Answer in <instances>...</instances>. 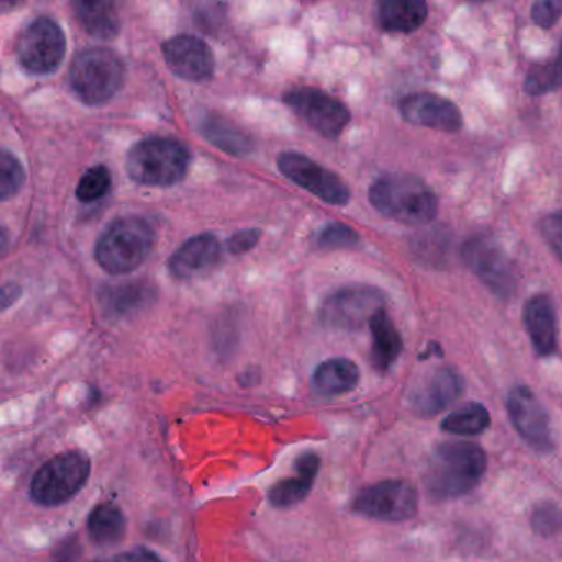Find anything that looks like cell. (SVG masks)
<instances>
[{
  "instance_id": "cell-1",
  "label": "cell",
  "mask_w": 562,
  "mask_h": 562,
  "mask_svg": "<svg viewBox=\"0 0 562 562\" xmlns=\"http://www.w3.org/2000/svg\"><path fill=\"white\" fill-rule=\"evenodd\" d=\"M485 470V450L476 443H440L429 457L424 486L434 499L459 498L479 485Z\"/></svg>"
},
{
  "instance_id": "cell-2",
  "label": "cell",
  "mask_w": 562,
  "mask_h": 562,
  "mask_svg": "<svg viewBox=\"0 0 562 562\" xmlns=\"http://www.w3.org/2000/svg\"><path fill=\"white\" fill-rule=\"evenodd\" d=\"M370 203L386 218L404 225H427L439 212L436 193L414 176H384L370 187Z\"/></svg>"
},
{
  "instance_id": "cell-3",
  "label": "cell",
  "mask_w": 562,
  "mask_h": 562,
  "mask_svg": "<svg viewBox=\"0 0 562 562\" xmlns=\"http://www.w3.org/2000/svg\"><path fill=\"white\" fill-rule=\"evenodd\" d=\"M190 153L172 137H147L127 154L131 180L146 187H172L186 179Z\"/></svg>"
},
{
  "instance_id": "cell-4",
  "label": "cell",
  "mask_w": 562,
  "mask_h": 562,
  "mask_svg": "<svg viewBox=\"0 0 562 562\" xmlns=\"http://www.w3.org/2000/svg\"><path fill=\"white\" fill-rule=\"evenodd\" d=\"M156 233L140 216L116 220L98 239L94 258L113 276L136 271L153 251Z\"/></svg>"
},
{
  "instance_id": "cell-5",
  "label": "cell",
  "mask_w": 562,
  "mask_h": 562,
  "mask_svg": "<svg viewBox=\"0 0 562 562\" xmlns=\"http://www.w3.org/2000/svg\"><path fill=\"white\" fill-rule=\"evenodd\" d=\"M70 87L85 104L100 106L123 88L126 67L116 52L104 47L85 48L71 61Z\"/></svg>"
},
{
  "instance_id": "cell-6",
  "label": "cell",
  "mask_w": 562,
  "mask_h": 562,
  "mask_svg": "<svg viewBox=\"0 0 562 562\" xmlns=\"http://www.w3.org/2000/svg\"><path fill=\"white\" fill-rule=\"evenodd\" d=\"M91 460L80 450L58 453L45 462L31 483V498L37 505L60 506L70 502L87 485Z\"/></svg>"
},
{
  "instance_id": "cell-7",
  "label": "cell",
  "mask_w": 562,
  "mask_h": 562,
  "mask_svg": "<svg viewBox=\"0 0 562 562\" xmlns=\"http://www.w3.org/2000/svg\"><path fill=\"white\" fill-rule=\"evenodd\" d=\"M67 52V37L54 19L37 18L19 35L15 54L31 75H50L58 70Z\"/></svg>"
},
{
  "instance_id": "cell-8",
  "label": "cell",
  "mask_w": 562,
  "mask_h": 562,
  "mask_svg": "<svg viewBox=\"0 0 562 562\" xmlns=\"http://www.w3.org/2000/svg\"><path fill=\"white\" fill-rule=\"evenodd\" d=\"M462 258L473 274L499 299H509L518 288V276L505 249L493 238L473 236L463 245Z\"/></svg>"
},
{
  "instance_id": "cell-9",
  "label": "cell",
  "mask_w": 562,
  "mask_h": 562,
  "mask_svg": "<svg viewBox=\"0 0 562 562\" xmlns=\"http://www.w3.org/2000/svg\"><path fill=\"white\" fill-rule=\"evenodd\" d=\"M384 308V294L371 285H350L331 294L322 305L321 318L334 330H358Z\"/></svg>"
},
{
  "instance_id": "cell-10",
  "label": "cell",
  "mask_w": 562,
  "mask_h": 562,
  "mask_svg": "<svg viewBox=\"0 0 562 562\" xmlns=\"http://www.w3.org/2000/svg\"><path fill=\"white\" fill-rule=\"evenodd\" d=\"M285 104L327 139H337L350 123L348 108L317 88H295L284 94Z\"/></svg>"
},
{
  "instance_id": "cell-11",
  "label": "cell",
  "mask_w": 562,
  "mask_h": 562,
  "mask_svg": "<svg viewBox=\"0 0 562 562\" xmlns=\"http://www.w3.org/2000/svg\"><path fill=\"white\" fill-rule=\"evenodd\" d=\"M353 509L380 521H406L417 513V492L406 480H384L361 490Z\"/></svg>"
},
{
  "instance_id": "cell-12",
  "label": "cell",
  "mask_w": 562,
  "mask_h": 562,
  "mask_svg": "<svg viewBox=\"0 0 562 562\" xmlns=\"http://www.w3.org/2000/svg\"><path fill=\"white\" fill-rule=\"evenodd\" d=\"M281 172L322 202L330 205L344 206L350 202V190L347 183L330 170L318 166L304 154L284 153L278 157Z\"/></svg>"
},
{
  "instance_id": "cell-13",
  "label": "cell",
  "mask_w": 562,
  "mask_h": 562,
  "mask_svg": "<svg viewBox=\"0 0 562 562\" xmlns=\"http://www.w3.org/2000/svg\"><path fill=\"white\" fill-rule=\"evenodd\" d=\"M509 419L522 439L538 450L552 449L551 426L544 406L528 386H516L509 391L506 401Z\"/></svg>"
},
{
  "instance_id": "cell-14",
  "label": "cell",
  "mask_w": 562,
  "mask_h": 562,
  "mask_svg": "<svg viewBox=\"0 0 562 562\" xmlns=\"http://www.w3.org/2000/svg\"><path fill=\"white\" fill-rule=\"evenodd\" d=\"M162 54L170 71L182 80L202 83L215 71L212 48L193 35H177L164 42Z\"/></svg>"
},
{
  "instance_id": "cell-15",
  "label": "cell",
  "mask_w": 562,
  "mask_h": 562,
  "mask_svg": "<svg viewBox=\"0 0 562 562\" xmlns=\"http://www.w3.org/2000/svg\"><path fill=\"white\" fill-rule=\"evenodd\" d=\"M400 113L406 123L429 127L440 133H459L463 126L459 106L434 93H413L400 101Z\"/></svg>"
},
{
  "instance_id": "cell-16",
  "label": "cell",
  "mask_w": 562,
  "mask_h": 562,
  "mask_svg": "<svg viewBox=\"0 0 562 562\" xmlns=\"http://www.w3.org/2000/svg\"><path fill=\"white\" fill-rule=\"evenodd\" d=\"M463 378L452 368L430 373L411 394V407L419 416H436L462 396Z\"/></svg>"
},
{
  "instance_id": "cell-17",
  "label": "cell",
  "mask_w": 562,
  "mask_h": 562,
  "mask_svg": "<svg viewBox=\"0 0 562 562\" xmlns=\"http://www.w3.org/2000/svg\"><path fill=\"white\" fill-rule=\"evenodd\" d=\"M222 259V245L216 236H193L170 258L169 269L177 279H193L212 271Z\"/></svg>"
},
{
  "instance_id": "cell-18",
  "label": "cell",
  "mask_w": 562,
  "mask_h": 562,
  "mask_svg": "<svg viewBox=\"0 0 562 562\" xmlns=\"http://www.w3.org/2000/svg\"><path fill=\"white\" fill-rule=\"evenodd\" d=\"M294 470V475L279 480L269 490V502L276 508H291L307 498L321 470V457L314 452L302 453L295 460Z\"/></svg>"
},
{
  "instance_id": "cell-19",
  "label": "cell",
  "mask_w": 562,
  "mask_h": 562,
  "mask_svg": "<svg viewBox=\"0 0 562 562\" xmlns=\"http://www.w3.org/2000/svg\"><path fill=\"white\" fill-rule=\"evenodd\" d=\"M522 321L536 353L541 357L554 353L558 348V325L551 297L538 294L529 299L522 311Z\"/></svg>"
},
{
  "instance_id": "cell-20",
  "label": "cell",
  "mask_w": 562,
  "mask_h": 562,
  "mask_svg": "<svg viewBox=\"0 0 562 562\" xmlns=\"http://www.w3.org/2000/svg\"><path fill=\"white\" fill-rule=\"evenodd\" d=\"M196 130L210 144L232 156H248L255 146L251 137L241 127L213 111H199Z\"/></svg>"
},
{
  "instance_id": "cell-21",
  "label": "cell",
  "mask_w": 562,
  "mask_h": 562,
  "mask_svg": "<svg viewBox=\"0 0 562 562\" xmlns=\"http://www.w3.org/2000/svg\"><path fill=\"white\" fill-rule=\"evenodd\" d=\"M371 328V363L378 371L384 373L393 367L394 361L403 351V338L394 327L386 308H381L370 321Z\"/></svg>"
},
{
  "instance_id": "cell-22",
  "label": "cell",
  "mask_w": 562,
  "mask_h": 562,
  "mask_svg": "<svg viewBox=\"0 0 562 562\" xmlns=\"http://www.w3.org/2000/svg\"><path fill=\"white\" fill-rule=\"evenodd\" d=\"M429 18V8L420 0H384L378 5V24L393 34H411Z\"/></svg>"
},
{
  "instance_id": "cell-23",
  "label": "cell",
  "mask_w": 562,
  "mask_h": 562,
  "mask_svg": "<svg viewBox=\"0 0 562 562\" xmlns=\"http://www.w3.org/2000/svg\"><path fill=\"white\" fill-rule=\"evenodd\" d=\"M360 383V370L348 358H330L315 368L312 384L324 396L350 393Z\"/></svg>"
},
{
  "instance_id": "cell-24",
  "label": "cell",
  "mask_w": 562,
  "mask_h": 562,
  "mask_svg": "<svg viewBox=\"0 0 562 562\" xmlns=\"http://www.w3.org/2000/svg\"><path fill=\"white\" fill-rule=\"evenodd\" d=\"M126 516L114 503H101L88 518V532L91 541L98 546L120 544L126 536Z\"/></svg>"
},
{
  "instance_id": "cell-25",
  "label": "cell",
  "mask_w": 562,
  "mask_h": 562,
  "mask_svg": "<svg viewBox=\"0 0 562 562\" xmlns=\"http://www.w3.org/2000/svg\"><path fill=\"white\" fill-rule=\"evenodd\" d=\"M74 8L78 21L93 37L111 41L120 34V14L113 2H75Z\"/></svg>"
},
{
  "instance_id": "cell-26",
  "label": "cell",
  "mask_w": 562,
  "mask_h": 562,
  "mask_svg": "<svg viewBox=\"0 0 562 562\" xmlns=\"http://www.w3.org/2000/svg\"><path fill=\"white\" fill-rule=\"evenodd\" d=\"M150 295H153V289L144 282L116 285V288L104 289L103 305L116 315L131 314L144 307V304L149 302Z\"/></svg>"
},
{
  "instance_id": "cell-27",
  "label": "cell",
  "mask_w": 562,
  "mask_h": 562,
  "mask_svg": "<svg viewBox=\"0 0 562 562\" xmlns=\"http://www.w3.org/2000/svg\"><path fill=\"white\" fill-rule=\"evenodd\" d=\"M488 411L479 403H469L459 407L440 424L446 432L459 434V436H479L483 430L488 429Z\"/></svg>"
},
{
  "instance_id": "cell-28",
  "label": "cell",
  "mask_w": 562,
  "mask_h": 562,
  "mask_svg": "<svg viewBox=\"0 0 562 562\" xmlns=\"http://www.w3.org/2000/svg\"><path fill=\"white\" fill-rule=\"evenodd\" d=\"M559 87H562V41L555 57L548 64L531 67L525 80V91L529 97H541Z\"/></svg>"
},
{
  "instance_id": "cell-29",
  "label": "cell",
  "mask_w": 562,
  "mask_h": 562,
  "mask_svg": "<svg viewBox=\"0 0 562 562\" xmlns=\"http://www.w3.org/2000/svg\"><path fill=\"white\" fill-rule=\"evenodd\" d=\"M25 170L21 160L9 153L8 149L2 150L0 156V199L11 200L18 195L19 190L24 187Z\"/></svg>"
},
{
  "instance_id": "cell-30",
  "label": "cell",
  "mask_w": 562,
  "mask_h": 562,
  "mask_svg": "<svg viewBox=\"0 0 562 562\" xmlns=\"http://www.w3.org/2000/svg\"><path fill=\"white\" fill-rule=\"evenodd\" d=\"M111 189V172L108 167L97 166L88 170L77 187V199L83 203H93L103 199Z\"/></svg>"
},
{
  "instance_id": "cell-31",
  "label": "cell",
  "mask_w": 562,
  "mask_h": 562,
  "mask_svg": "<svg viewBox=\"0 0 562 562\" xmlns=\"http://www.w3.org/2000/svg\"><path fill=\"white\" fill-rule=\"evenodd\" d=\"M531 528L544 538L558 535L562 529L561 508L551 502L539 503L532 509Z\"/></svg>"
},
{
  "instance_id": "cell-32",
  "label": "cell",
  "mask_w": 562,
  "mask_h": 562,
  "mask_svg": "<svg viewBox=\"0 0 562 562\" xmlns=\"http://www.w3.org/2000/svg\"><path fill=\"white\" fill-rule=\"evenodd\" d=\"M360 243V236L350 226L344 223H331L325 226L317 236V246L321 249L355 248Z\"/></svg>"
},
{
  "instance_id": "cell-33",
  "label": "cell",
  "mask_w": 562,
  "mask_h": 562,
  "mask_svg": "<svg viewBox=\"0 0 562 562\" xmlns=\"http://www.w3.org/2000/svg\"><path fill=\"white\" fill-rule=\"evenodd\" d=\"M542 238L548 243L555 258L562 262V212L549 213L541 220Z\"/></svg>"
},
{
  "instance_id": "cell-34",
  "label": "cell",
  "mask_w": 562,
  "mask_h": 562,
  "mask_svg": "<svg viewBox=\"0 0 562 562\" xmlns=\"http://www.w3.org/2000/svg\"><path fill=\"white\" fill-rule=\"evenodd\" d=\"M561 15L562 2L559 0H541L531 8L532 22L541 29H551Z\"/></svg>"
},
{
  "instance_id": "cell-35",
  "label": "cell",
  "mask_w": 562,
  "mask_h": 562,
  "mask_svg": "<svg viewBox=\"0 0 562 562\" xmlns=\"http://www.w3.org/2000/svg\"><path fill=\"white\" fill-rule=\"evenodd\" d=\"M261 235L262 232L258 228L241 229L228 239L226 248L232 255H245L258 245Z\"/></svg>"
},
{
  "instance_id": "cell-36",
  "label": "cell",
  "mask_w": 562,
  "mask_h": 562,
  "mask_svg": "<svg viewBox=\"0 0 562 562\" xmlns=\"http://www.w3.org/2000/svg\"><path fill=\"white\" fill-rule=\"evenodd\" d=\"M113 562H166L160 558L157 552L150 551V549L139 548L131 549V551L121 552L114 558Z\"/></svg>"
},
{
  "instance_id": "cell-37",
  "label": "cell",
  "mask_w": 562,
  "mask_h": 562,
  "mask_svg": "<svg viewBox=\"0 0 562 562\" xmlns=\"http://www.w3.org/2000/svg\"><path fill=\"white\" fill-rule=\"evenodd\" d=\"M78 548H80V546H78L74 539L65 542V544L58 549L57 555H55V562H77Z\"/></svg>"
},
{
  "instance_id": "cell-38",
  "label": "cell",
  "mask_w": 562,
  "mask_h": 562,
  "mask_svg": "<svg viewBox=\"0 0 562 562\" xmlns=\"http://www.w3.org/2000/svg\"><path fill=\"white\" fill-rule=\"evenodd\" d=\"M22 289L14 282H8L2 288V308H9L19 297H21Z\"/></svg>"
},
{
  "instance_id": "cell-39",
  "label": "cell",
  "mask_w": 562,
  "mask_h": 562,
  "mask_svg": "<svg viewBox=\"0 0 562 562\" xmlns=\"http://www.w3.org/2000/svg\"><path fill=\"white\" fill-rule=\"evenodd\" d=\"M94 562H110V561H103V559H100V561H94Z\"/></svg>"
}]
</instances>
